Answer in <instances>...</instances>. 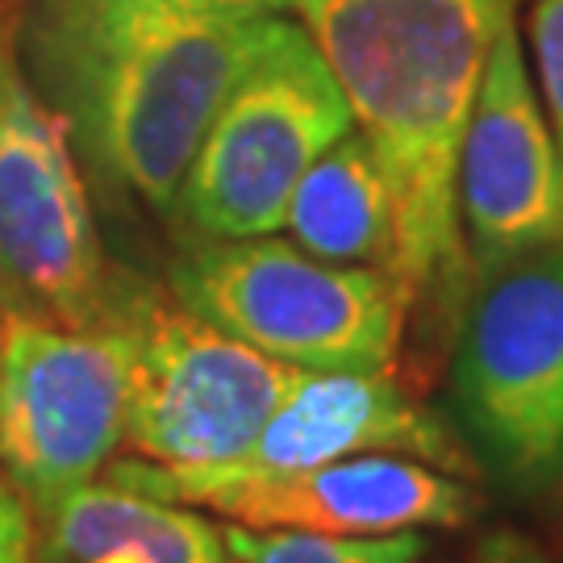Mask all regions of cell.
<instances>
[{
	"label": "cell",
	"instance_id": "obj_5",
	"mask_svg": "<svg viewBox=\"0 0 563 563\" xmlns=\"http://www.w3.org/2000/svg\"><path fill=\"white\" fill-rule=\"evenodd\" d=\"M451 397L467 455L514 493L563 476V242L481 276Z\"/></svg>",
	"mask_w": 563,
	"mask_h": 563
},
{
	"label": "cell",
	"instance_id": "obj_2",
	"mask_svg": "<svg viewBox=\"0 0 563 563\" xmlns=\"http://www.w3.org/2000/svg\"><path fill=\"white\" fill-rule=\"evenodd\" d=\"M276 18L201 0H38L30 84L104 180L172 213L209 121Z\"/></svg>",
	"mask_w": 563,
	"mask_h": 563
},
{
	"label": "cell",
	"instance_id": "obj_11",
	"mask_svg": "<svg viewBox=\"0 0 563 563\" xmlns=\"http://www.w3.org/2000/svg\"><path fill=\"white\" fill-rule=\"evenodd\" d=\"M201 509L260 530L397 534L426 526H463L481 509V497L467 481L434 463L367 451L280 481L234 484L213 493Z\"/></svg>",
	"mask_w": 563,
	"mask_h": 563
},
{
	"label": "cell",
	"instance_id": "obj_19",
	"mask_svg": "<svg viewBox=\"0 0 563 563\" xmlns=\"http://www.w3.org/2000/svg\"><path fill=\"white\" fill-rule=\"evenodd\" d=\"M0 4H13V0H0Z\"/></svg>",
	"mask_w": 563,
	"mask_h": 563
},
{
	"label": "cell",
	"instance_id": "obj_15",
	"mask_svg": "<svg viewBox=\"0 0 563 563\" xmlns=\"http://www.w3.org/2000/svg\"><path fill=\"white\" fill-rule=\"evenodd\" d=\"M526 55L534 59V80L543 92L547 118L563 146V0H534Z\"/></svg>",
	"mask_w": 563,
	"mask_h": 563
},
{
	"label": "cell",
	"instance_id": "obj_1",
	"mask_svg": "<svg viewBox=\"0 0 563 563\" xmlns=\"http://www.w3.org/2000/svg\"><path fill=\"white\" fill-rule=\"evenodd\" d=\"M393 201V267L413 309L455 313L467 292L460 146L484 63L514 0H297Z\"/></svg>",
	"mask_w": 563,
	"mask_h": 563
},
{
	"label": "cell",
	"instance_id": "obj_10",
	"mask_svg": "<svg viewBox=\"0 0 563 563\" xmlns=\"http://www.w3.org/2000/svg\"><path fill=\"white\" fill-rule=\"evenodd\" d=\"M460 222L476 276L563 242V146L518 30L501 21L460 146Z\"/></svg>",
	"mask_w": 563,
	"mask_h": 563
},
{
	"label": "cell",
	"instance_id": "obj_13",
	"mask_svg": "<svg viewBox=\"0 0 563 563\" xmlns=\"http://www.w3.org/2000/svg\"><path fill=\"white\" fill-rule=\"evenodd\" d=\"M292 242L325 263L393 267V201L360 130L342 134L301 176L284 209Z\"/></svg>",
	"mask_w": 563,
	"mask_h": 563
},
{
	"label": "cell",
	"instance_id": "obj_17",
	"mask_svg": "<svg viewBox=\"0 0 563 563\" xmlns=\"http://www.w3.org/2000/svg\"><path fill=\"white\" fill-rule=\"evenodd\" d=\"M213 9H234V13H288L297 9V0H201Z\"/></svg>",
	"mask_w": 563,
	"mask_h": 563
},
{
	"label": "cell",
	"instance_id": "obj_16",
	"mask_svg": "<svg viewBox=\"0 0 563 563\" xmlns=\"http://www.w3.org/2000/svg\"><path fill=\"white\" fill-rule=\"evenodd\" d=\"M0 563H38V518L0 467Z\"/></svg>",
	"mask_w": 563,
	"mask_h": 563
},
{
	"label": "cell",
	"instance_id": "obj_3",
	"mask_svg": "<svg viewBox=\"0 0 563 563\" xmlns=\"http://www.w3.org/2000/svg\"><path fill=\"white\" fill-rule=\"evenodd\" d=\"M167 284L197 318L301 372H393L409 318L388 272L325 263L276 234L197 239Z\"/></svg>",
	"mask_w": 563,
	"mask_h": 563
},
{
	"label": "cell",
	"instance_id": "obj_12",
	"mask_svg": "<svg viewBox=\"0 0 563 563\" xmlns=\"http://www.w3.org/2000/svg\"><path fill=\"white\" fill-rule=\"evenodd\" d=\"M38 518V563H239L218 522L192 505L88 481Z\"/></svg>",
	"mask_w": 563,
	"mask_h": 563
},
{
	"label": "cell",
	"instance_id": "obj_14",
	"mask_svg": "<svg viewBox=\"0 0 563 563\" xmlns=\"http://www.w3.org/2000/svg\"><path fill=\"white\" fill-rule=\"evenodd\" d=\"M225 547L239 563H422V534H305V530H260L222 526Z\"/></svg>",
	"mask_w": 563,
	"mask_h": 563
},
{
	"label": "cell",
	"instance_id": "obj_7",
	"mask_svg": "<svg viewBox=\"0 0 563 563\" xmlns=\"http://www.w3.org/2000/svg\"><path fill=\"white\" fill-rule=\"evenodd\" d=\"M125 401L130 334L113 305L92 325L0 313V467L34 514L113 463Z\"/></svg>",
	"mask_w": 563,
	"mask_h": 563
},
{
	"label": "cell",
	"instance_id": "obj_9",
	"mask_svg": "<svg viewBox=\"0 0 563 563\" xmlns=\"http://www.w3.org/2000/svg\"><path fill=\"white\" fill-rule=\"evenodd\" d=\"M367 451L413 455L455 476L476 467L451 426L430 413L393 372H305L255 434V443L234 460L209 467H159L134 455L109 463L104 472L130 493L201 509L213 493L234 484L280 481Z\"/></svg>",
	"mask_w": 563,
	"mask_h": 563
},
{
	"label": "cell",
	"instance_id": "obj_18",
	"mask_svg": "<svg viewBox=\"0 0 563 563\" xmlns=\"http://www.w3.org/2000/svg\"><path fill=\"white\" fill-rule=\"evenodd\" d=\"M9 67H13V63H9V55L0 51V88H4V76H9Z\"/></svg>",
	"mask_w": 563,
	"mask_h": 563
},
{
	"label": "cell",
	"instance_id": "obj_4",
	"mask_svg": "<svg viewBox=\"0 0 563 563\" xmlns=\"http://www.w3.org/2000/svg\"><path fill=\"white\" fill-rule=\"evenodd\" d=\"M351 130L318 42L280 13L209 121L172 213L192 239L280 234L292 188Z\"/></svg>",
	"mask_w": 563,
	"mask_h": 563
},
{
	"label": "cell",
	"instance_id": "obj_6",
	"mask_svg": "<svg viewBox=\"0 0 563 563\" xmlns=\"http://www.w3.org/2000/svg\"><path fill=\"white\" fill-rule=\"evenodd\" d=\"M113 313L130 334L125 446L159 467L242 455L305 376L151 288L118 280Z\"/></svg>",
	"mask_w": 563,
	"mask_h": 563
},
{
	"label": "cell",
	"instance_id": "obj_8",
	"mask_svg": "<svg viewBox=\"0 0 563 563\" xmlns=\"http://www.w3.org/2000/svg\"><path fill=\"white\" fill-rule=\"evenodd\" d=\"M109 276L67 121L9 67L0 88V313L101 322Z\"/></svg>",
	"mask_w": 563,
	"mask_h": 563
}]
</instances>
